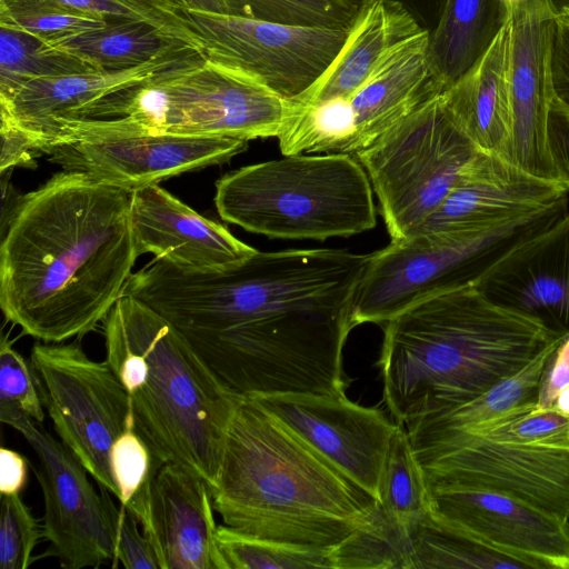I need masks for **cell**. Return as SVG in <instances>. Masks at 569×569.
<instances>
[{
	"label": "cell",
	"instance_id": "20",
	"mask_svg": "<svg viewBox=\"0 0 569 569\" xmlns=\"http://www.w3.org/2000/svg\"><path fill=\"white\" fill-rule=\"evenodd\" d=\"M473 286L495 303L569 335V212L511 247Z\"/></svg>",
	"mask_w": 569,
	"mask_h": 569
},
{
	"label": "cell",
	"instance_id": "9",
	"mask_svg": "<svg viewBox=\"0 0 569 569\" xmlns=\"http://www.w3.org/2000/svg\"><path fill=\"white\" fill-rule=\"evenodd\" d=\"M438 92L356 156L391 240L415 234L480 151L446 111Z\"/></svg>",
	"mask_w": 569,
	"mask_h": 569
},
{
	"label": "cell",
	"instance_id": "16",
	"mask_svg": "<svg viewBox=\"0 0 569 569\" xmlns=\"http://www.w3.org/2000/svg\"><path fill=\"white\" fill-rule=\"evenodd\" d=\"M331 465L379 501L380 483L397 423L346 396H250Z\"/></svg>",
	"mask_w": 569,
	"mask_h": 569
},
{
	"label": "cell",
	"instance_id": "28",
	"mask_svg": "<svg viewBox=\"0 0 569 569\" xmlns=\"http://www.w3.org/2000/svg\"><path fill=\"white\" fill-rule=\"evenodd\" d=\"M84 59L23 30L0 24V100L31 80L97 71Z\"/></svg>",
	"mask_w": 569,
	"mask_h": 569
},
{
	"label": "cell",
	"instance_id": "41",
	"mask_svg": "<svg viewBox=\"0 0 569 569\" xmlns=\"http://www.w3.org/2000/svg\"><path fill=\"white\" fill-rule=\"evenodd\" d=\"M548 144L557 179L569 190V108L556 97L548 119Z\"/></svg>",
	"mask_w": 569,
	"mask_h": 569
},
{
	"label": "cell",
	"instance_id": "27",
	"mask_svg": "<svg viewBox=\"0 0 569 569\" xmlns=\"http://www.w3.org/2000/svg\"><path fill=\"white\" fill-rule=\"evenodd\" d=\"M566 337L561 336L553 340L516 375L497 383L473 400L405 425L410 440L466 429L500 416L511 408L537 402L543 369L552 352Z\"/></svg>",
	"mask_w": 569,
	"mask_h": 569
},
{
	"label": "cell",
	"instance_id": "34",
	"mask_svg": "<svg viewBox=\"0 0 569 569\" xmlns=\"http://www.w3.org/2000/svg\"><path fill=\"white\" fill-rule=\"evenodd\" d=\"M226 14L288 26L349 29L355 0H222Z\"/></svg>",
	"mask_w": 569,
	"mask_h": 569
},
{
	"label": "cell",
	"instance_id": "25",
	"mask_svg": "<svg viewBox=\"0 0 569 569\" xmlns=\"http://www.w3.org/2000/svg\"><path fill=\"white\" fill-rule=\"evenodd\" d=\"M509 18L500 0H443L428 43L430 72L442 91L485 53Z\"/></svg>",
	"mask_w": 569,
	"mask_h": 569
},
{
	"label": "cell",
	"instance_id": "22",
	"mask_svg": "<svg viewBox=\"0 0 569 569\" xmlns=\"http://www.w3.org/2000/svg\"><path fill=\"white\" fill-rule=\"evenodd\" d=\"M131 218L138 254L149 252L180 267L226 268L257 251L158 183L131 191Z\"/></svg>",
	"mask_w": 569,
	"mask_h": 569
},
{
	"label": "cell",
	"instance_id": "46",
	"mask_svg": "<svg viewBox=\"0 0 569 569\" xmlns=\"http://www.w3.org/2000/svg\"><path fill=\"white\" fill-rule=\"evenodd\" d=\"M560 413L569 417V383L566 385L557 395L555 402L552 405Z\"/></svg>",
	"mask_w": 569,
	"mask_h": 569
},
{
	"label": "cell",
	"instance_id": "36",
	"mask_svg": "<svg viewBox=\"0 0 569 569\" xmlns=\"http://www.w3.org/2000/svg\"><path fill=\"white\" fill-rule=\"evenodd\" d=\"M102 16L104 19H139L151 22L184 43L200 50L201 44L181 12L159 0H59ZM203 53V52H202Z\"/></svg>",
	"mask_w": 569,
	"mask_h": 569
},
{
	"label": "cell",
	"instance_id": "48",
	"mask_svg": "<svg viewBox=\"0 0 569 569\" xmlns=\"http://www.w3.org/2000/svg\"><path fill=\"white\" fill-rule=\"evenodd\" d=\"M563 17L568 18L569 19V14H565Z\"/></svg>",
	"mask_w": 569,
	"mask_h": 569
},
{
	"label": "cell",
	"instance_id": "5",
	"mask_svg": "<svg viewBox=\"0 0 569 569\" xmlns=\"http://www.w3.org/2000/svg\"><path fill=\"white\" fill-rule=\"evenodd\" d=\"M102 328L106 361L130 397L134 429L152 460L196 473L211 491L241 397L167 319L131 296L116 301Z\"/></svg>",
	"mask_w": 569,
	"mask_h": 569
},
{
	"label": "cell",
	"instance_id": "2",
	"mask_svg": "<svg viewBox=\"0 0 569 569\" xmlns=\"http://www.w3.org/2000/svg\"><path fill=\"white\" fill-rule=\"evenodd\" d=\"M369 254L347 249L256 251L219 269L154 258L128 279L131 296L167 319L217 376L258 321L297 311L351 308Z\"/></svg>",
	"mask_w": 569,
	"mask_h": 569
},
{
	"label": "cell",
	"instance_id": "6",
	"mask_svg": "<svg viewBox=\"0 0 569 569\" xmlns=\"http://www.w3.org/2000/svg\"><path fill=\"white\" fill-rule=\"evenodd\" d=\"M372 191L351 154L300 153L226 173L216 183L214 204L224 221L249 232L323 241L375 228Z\"/></svg>",
	"mask_w": 569,
	"mask_h": 569
},
{
	"label": "cell",
	"instance_id": "38",
	"mask_svg": "<svg viewBox=\"0 0 569 569\" xmlns=\"http://www.w3.org/2000/svg\"><path fill=\"white\" fill-rule=\"evenodd\" d=\"M109 461L118 500L126 506L142 487L152 467L151 451L133 425L116 439Z\"/></svg>",
	"mask_w": 569,
	"mask_h": 569
},
{
	"label": "cell",
	"instance_id": "13",
	"mask_svg": "<svg viewBox=\"0 0 569 569\" xmlns=\"http://www.w3.org/2000/svg\"><path fill=\"white\" fill-rule=\"evenodd\" d=\"M411 445L428 487L489 490L569 519V451L462 430L412 440Z\"/></svg>",
	"mask_w": 569,
	"mask_h": 569
},
{
	"label": "cell",
	"instance_id": "31",
	"mask_svg": "<svg viewBox=\"0 0 569 569\" xmlns=\"http://www.w3.org/2000/svg\"><path fill=\"white\" fill-rule=\"evenodd\" d=\"M379 502L401 525L415 531L432 510L426 475L408 431L397 423L390 440L380 483Z\"/></svg>",
	"mask_w": 569,
	"mask_h": 569
},
{
	"label": "cell",
	"instance_id": "33",
	"mask_svg": "<svg viewBox=\"0 0 569 569\" xmlns=\"http://www.w3.org/2000/svg\"><path fill=\"white\" fill-rule=\"evenodd\" d=\"M107 22L98 13L59 0H0V24L23 30L51 44Z\"/></svg>",
	"mask_w": 569,
	"mask_h": 569
},
{
	"label": "cell",
	"instance_id": "11",
	"mask_svg": "<svg viewBox=\"0 0 569 569\" xmlns=\"http://www.w3.org/2000/svg\"><path fill=\"white\" fill-rule=\"evenodd\" d=\"M30 367L56 433L89 475L118 498L110 470L116 439L134 426L130 397L104 361L87 356L79 340L33 343Z\"/></svg>",
	"mask_w": 569,
	"mask_h": 569
},
{
	"label": "cell",
	"instance_id": "19",
	"mask_svg": "<svg viewBox=\"0 0 569 569\" xmlns=\"http://www.w3.org/2000/svg\"><path fill=\"white\" fill-rule=\"evenodd\" d=\"M428 489L438 516L527 569H569V519L489 490Z\"/></svg>",
	"mask_w": 569,
	"mask_h": 569
},
{
	"label": "cell",
	"instance_id": "45",
	"mask_svg": "<svg viewBox=\"0 0 569 569\" xmlns=\"http://www.w3.org/2000/svg\"><path fill=\"white\" fill-rule=\"evenodd\" d=\"M167 7L178 12L184 10H199L209 12L226 13L222 0H159Z\"/></svg>",
	"mask_w": 569,
	"mask_h": 569
},
{
	"label": "cell",
	"instance_id": "7",
	"mask_svg": "<svg viewBox=\"0 0 569 569\" xmlns=\"http://www.w3.org/2000/svg\"><path fill=\"white\" fill-rule=\"evenodd\" d=\"M289 103L256 77L197 54L84 108L78 119L124 118L161 133L277 138Z\"/></svg>",
	"mask_w": 569,
	"mask_h": 569
},
{
	"label": "cell",
	"instance_id": "42",
	"mask_svg": "<svg viewBox=\"0 0 569 569\" xmlns=\"http://www.w3.org/2000/svg\"><path fill=\"white\" fill-rule=\"evenodd\" d=\"M569 383V335L549 358L538 389L536 406L551 408L559 391Z\"/></svg>",
	"mask_w": 569,
	"mask_h": 569
},
{
	"label": "cell",
	"instance_id": "44",
	"mask_svg": "<svg viewBox=\"0 0 569 569\" xmlns=\"http://www.w3.org/2000/svg\"><path fill=\"white\" fill-rule=\"evenodd\" d=\"M28 465L21 453L6 447L0 449L1 495L21 493L28 482Z\"/></svg>",
	"mask_w": 569,
	"mask_h": 569
},
{
	"label": "cell",
	"instance_id": "43",
	"mask_svg": "<svg viewBox=\"0 0 569 569\" xmlns=\"http://www.w3.org/2000/svg\"><path fill=\"white\" fill-rule=\"evenodd\" d=\"M552 81L555 97L569 108V19H557L552 46Z\"/></svg>",
	"mask_w": 569,
	"mask_h": 569
},
{
	"label": "cell",
	"instance_id": "32",
	"mask_svg": "<svg viewBox=\"0 0 569 569\" xmlns=\"http://www.w3.org/2000/svg\"><path fill=\"white\" fill-rule=\"evenodd\" d=\"M216 542L227 569H332L330 548L320 549L261 539L226 525L217 527Z\"/></svg>",
	"mask_w": 569,
	"mask_h": 569
},
{
	"label": "cell",
	"instance_id": "23",
	"mask_svg": "<svg viewBox=\"0 0 569 569\" xmlns=\"http://www.w3.org/2000/svg\"><path fill=\"white\" fill-rule=\"evenodd\" d=\"M202 53L184 48L140 67L121 71L84 73L34 79L26 83L9 101L0 100V110L9 113L40 144L51 150L61 124L73 121L79 113L107 94Z\"/></svg>",
	"mask_w": 569,
	"mask_h": 569
},
{
	"label": "cell",
	"instance_id": "47",
	"mask_svg": "<svg viewBox=\"0 0 569 569\" xmlns=\"http://www.w3.org/2000/svg\"><path fill=\"white\" fill-rule=\"evenodd\" d=\"M557 14H569V0H550Z\"/></svg>",
	"mask_w": 569,
	"mask_h": 569
},
{
	"label": "cell",
	"instance_id": "35",
	"mask_svg": "<svg viewBox=\"0 0 569 569\" xmlns=\"http://www.w3.org/2000/svg\"><path fill=\"white\" fill-rule=\"evenodd\" d=\"M40 536L42 528L20 493L1 495L0 568L27 569Z\"/></svg>",
	"mask_w": 569,
	"mask_h": 569
},
{
	"label": "cell",
	"instance_id": "37",
	"mask_svg": "<svg viewBox=\"0 0 569 569\" xmlns=\"http://www.w3.org/2000/svg\"><path fill=\"white\" fill-rule=\"evenodd\" d=\"M23 412L37 422L44 421V408L30 362L6 335L0 342V415Z\"/></svg>",
	"mask_w": 569,
	"mask_h": 569
},
{
	"label": "cell",
	"instance_id": "17",
	"mask_svg": "<svg viewBox=\"0 0 569 569\" xmlns=\"http://www.w3.org/2000/svg\"><path fill=\"white\" fill-rule=\"evenodd\" d=\"M126 507L141 523L160 569H227L216 542L211 491L201 477L152 460Z\"/></svg>",
	"mask_w": 569,
	"mask_h": 569
},
{
	"label": "cell",
	"instance_id": "12",
	"mask_svg": "<svg viewBox=\"0 0 569 569\" xmlns=\"http://www.w3.org/2000/svg\"><path fill=\"white\" fill-rule=\"evenodd\" d=\"M248 140L148 131L124 118L61 124L49 153L63 170L133 191L183 172L229 161Z\"/></svg>",
	"mask_w": 569,
	"mask_h": 569
},
{
	"label": "cell",
	"instance_id": "8",
	"mask_svg": "<svg viewBox=\"0 0 569 569\" xmlns=\"http://www.w3.org/2000/svg\"><path fill=\"white\" fill-rule=\"evenodd\" d=\"M569 197L495 227L417 232L369 253L351 303V323L385 322L439 293L473 284L505 252L569 212Z\"/></svg>",
	"mask_w": 569,
	"mask_h": 569
},
{
	"label": "cell",
	"instance_id": "39",
	"mask_svg": "<svg viewBox=\"0 0 569 569\" xmlns=\"http://www.w3.org/2000/svg\"><path fill=\"white\" fill-rule=\"evenodd\" d=\"M139 521L132 511L120 507L119 518L116 526V560L120 561L126 569H160L153 549L138 528Z\"/></svg>",
	"mask_w": 569,
	"mask_h": 569
},
{
	"label": "cell",
	"instance_id": "15",
	"mask_svg": "<svg viewBox=\"0 0 569 569\" xmlns=\"http://www.w3.org/2000/svg\"><path fill=\"white\" fill-rule=\"evenodd\" d=\"M206 59L251 74L286 100L302 93L340 51L349 29L288 26L180 11Z\"/></svg>",
	"mask_w": 569,
	"mask_h": 569
},
{
	"label": "cell",
	"instance_id": "10",
	"mask_svg": "<svg viewBox=\"0 0 569 569\" xmlns=\"http://www.w3.org/2000/svg\"><path fill=\"white\" fill-rule=\"evenodd\" d=\"M428 43L426 28L397 42L346 97L307 104L288 101V118L277 137L282 156L357 154L441 92L430 72Z\"/></svg>",
	"mask_w": 569,
	"mask_h": 569
},
{
	"label": "cell",
	"instance_id": "21",
	"mask_svg": "<svg viewBox=\"0 0 569 569\" xmlns=\"http://www.w3.org/2000/svg\"><path fill=\"white\" fill-rule=\"evenodd\" d=\"M568 194L559 181L532 176L499 156L479 151L417 232L486 229L546 208Z\"/></svg>",
	"mask_w": 569,
	"mask_h": 569
},
{
	"label": "cell",
	"instance_id": "1",
	"mask_svg": "<svg viewBox=\"0 0 569 569\" xmlns=\"http://www.w3.org/2000/svg\"><path fill=\"white\" fill-rule=\"evenodd\" d=\"M131 191L63 170L22 197L0 248L4 318L42 342L103 321L132 274Z\"/></svg>",
	"mask_w": 569,
	"mask_h": 569
},
{
	"label": "cell",
	"instance_id": "14",
	"mask_svg": "<svg viewBox=\"0 0 569 569\" xmlns=\"http://www.w3.org/2000/svg\"><path fill=\"white\" fill-rule=\"evenodd\" d=\"M1 422L22 435L38 458L32 467L44 505L43 553L64 569L97 568L116 560V526L120 509L110 491L98 493L88 470L61 441L23 412L0 415Z\"/></svg>",
	"mask_w": 569,
	"mask_h": 569
},
{
	"label": "cell",
	"instance_id": "24",
	"mask_svg": "<svg viewBox=\"0 0 569 569\" xmlns=\"http://www.w3.org/2000/svg\"><path fill=\"white\" fill-rule=\"evenodd\" d=\"M511 17L485 53L441 91L443 107L478 150L507 160L512 136Z\"/></svg>",
	"mask_w": 569,
	"mask_h": 569
},
{
	"label": "cell",
	"instance_id": "40",
	"mask_svg": "<svg viewBox=\"0 0 569 569\" xmlns=\"http://www.w3.org/2000/svg\"><path fill=\"white\" fill-rule=\"evenodd\" d=\"M0 171L4 173L10 168L28 166L33 161L34 157L42 153V149L39 142L20 127L9 113L0 110Z\"/></svg>",
	"mask_w": 569,
	"mask_h": 569
},
{
	"label": "cell",
	"instance_id": "3",
	"mask_svg": "<svg viewBox=\"0 0 569 569\" xmlns=\"http://www.w3.org/2000/svg\"><path fill=\"white\" fill-rule=\"evenodd\" d=\"M381 327L383 402L403 426L473 400L567 336L473 284L421 301Z\"/></svg>",
	"mask_w": 569,
	"mask_h": 569
},
{
	"label": "cell",
	"instance_id": "4",
	"mask_svg": "<svg viewBox=\"0 0 569 569\" xmlns=\"http://www.w3.org/2000/svg\"><path fill=\"white\" fill-rule=\"evenodd\" d=\"M213 509L257 538L329 549L379 502L251 397L230 421Z\"/></svg>",
	"mask_w": 569,
	"mask_h": 569
},
{
	"label": "cell",
	"instance_id": "30",
	"mask_svg": "<svg viewBox=\"0 0 569 569\" xmlns=\"http://www.w3.org/2000/svg\"><path fill=\"white\" fill-rule=\"evenodd\" d=\"M413 569L478 568L527 569L520 561L488 547L449 523L433 509L413 531Z\"/></svg>",
	"mask_w": 569,
	"mask_h": 569
},
{
	"label": "cell",
	"instance_id": "18",
	"mask_svg": "<svg viewBox=\"0 0 569 569\" xmlns=\"http://www.w3.org/2000/svg\"><path fill=\"white\" fill-rule=\"evenodd\" d=\"M512 136L507 161L548 180L557 179L548 144L555 98L552 46L558 14L550 0H523L510 9Z\"/></svg>",
	"mask_w": 569,
	"mask_h": 569
},
{
	"label": "cell",
	"instance_id": "26",
	"mask_svg": "<svg viewBox=\"0 0 569 569\" xmlns=\"http://www.w3.org/2000/svg\"><path fill=\"white\" fill-rule=\"evenodd\" d=\"M62 48L103 71L143 66L184 48H193L151 22L109 20L103 27L64 39Z\"/></svg>",
	"mask_w": 569,
	"mask_h": 569
},
{
	"label": "cell",
	"instance_id": "29",
	"mask_svg": "<svg viewBox=\"0 0 569 569\" xmlns=\"http://www.w3.org/2000/svg\"><path fill=\"white\" fill-rule=\"evenodd\" d=\"M413 531L380 502L363 523L330 548L332 569H413Z\"/></svg>",
	"mask_w": 569,
	"mask_h": 569
}]
</instances>
